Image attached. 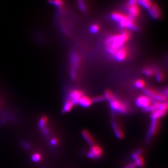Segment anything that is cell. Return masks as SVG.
Returning a JSON list of instances; mask_svg holds the SVG:
<instances>
[{"label":"cell","mask_w":168,"mask_h":168,"mask_svg":"<svg viewBox=\"0 0 168 168\" xmlns=\"http://www.w3.org/2000/svg\"><path fill=\"white\" fill-rule=\"evenodd\" d=\"M130 38L131 33L127 30L109 36L105 41V46L107 51L109 55L114 56L119 49L126 45V43Z\"/></svg>","instance_id":"obj_1"},{"label":"cell","mask_w":168,"mask_h":168,"mask_svg":"<svg viewBox=\"0 0 168 168\" xmlns=\"http://www.w3.org/2000/svg\"><path fill=\"white\" fill-rule=\"evenodd\" d=\"M112 18L116 22L118 23L121 28L128 29L134 31H138V26L135 22V19L120 12H113L112 14Z\"/></svg>","instance_id":"obj_2"},{"label":"cell","mask_w":168,"mask_h":168,"mask_svg":"<svg viewBox=\"0 0 168 168\" xmlns=\"http://www.w3.org/2000/svg\"><path fill=\"white\" fill-rule=\"evenodd\" d=\"M70 76L74 81L77 78V71L81 64V57L79 54L76 52H72L70 56Z\"/></svg>","instance_id":"obj_3"},{"label":"cell","mask_w":168,"mask_h":168,"mask_svg":"<svg viewBox=\"0 0 168 168\" xmlns=\"http://www.w3.org/2000/svg\"><path fill=\"white\" fill-rule=\"evenodd\" d=\"M109 104L113 112L122 114H125L129 112V107L128 105L126 103L119 100L116 98L109 102Z\"/></svg>","instance_id":"obj_4"},{"label":"cell","mask_w":168,"mask_h":168,"mask_svg":"<svg viewBox=\"0 0 168 168\" xmlns=\"http://www.w3.org/2000/svg\"><path fill=\"white\" fill-rule=\"evenodd\" d=\"M144 92L148 96V97H149L153 101L159 102H167L166 101L167 99V97L164 94L160 93L156 90L149 88H146L144 89Z\"/></svg>","instance_id":"obj_5"},{"label":"cell","mask_w":168,"mask_h":168,"mask_svg":"<svg viewBox=\"0 0 168 168\" xmlns=\"http://www.w3.org/2000/svg\"><path fill=\"white\" fill-rule=\"evenodd\" d=\"M155 102L151 99L149 97L146 96H139L136 100V104L137 106L143 109V110L149 107L152 103Z\"/></svg>","instance_id":"obj_6"},{"label":"cell","mask_w":168,"mask_h":168,"mask_svg":"<svg viewBox=\"0 0 168 168\" xmlns=\"http://www.w3.org/2000/svg\"><path fill=\"white\" fill-rule=\"evenodd\" d=\"M129 55V49L127 45L123 47L122 48L119 49L114 55L113 57L114 59L118 61L121 62L127 59Z\"/></svg>","instance_id":"obj_7"},{"label":"cell","mask_w":168,"mask_h":168,"mask_svg":"<svg viewBox=\"0 0 168 168\" xmlns=\"http://www.w3.org/2000/svg\"><path fill=\"white\" fill-rule=\"evenodd\" d=\"M102 155V149L99 146L94 145L91 146L89 152L88 153V157L91 159H99Z\"/></svg>","instance_id":"obj_8"},{"label":"cell","mask_w":168,"mask_h":168,"mask_svg":"<svg viewBox=\"0 0 168 168\" xmlns=\"http://www.w3.org/2000/svg\"><path fill=\"white\" fill-rule=\"evenodd\" d=\"M142 149H138L137 151L133 153L132 157V158L134 159L135 163L136 166L138 167L139 168H142L144 167L145 165V162L142 158L141 154H142Z\"/></svg>","instance_id":"obj_9"},{"label":"cell","mask_w":168,"mask_h":168,"mask_svg":"<svg viewBox=\"0 0 168 168\" xmlns=\"http://www.w3.org/2000/svg\"><path fill=\"white\" fill-rule=\"evenodd\" d=\"M83 96V92L81 90H72L69 94V98L75 104L79 103V101Z\"/></svg>","instance_id":"obj_10"},{"label":"cell","mask_w":168,"mask_h":168,"mask_svg":"<svg viewBox=\"0 0 168 168\" xmlns=\"http://www.w3.org/2000/svg\"><path fill=\"white\" fill-rule=\"evenodd\" d=\"M147 10L149 15L152 19H158L161 17L162 15L161 10L157 4H152Z\"/></svg>","instance_id":"obj_11"},{"label":"cell","mask_w":168,"mask_h":168,"mask_svg":"<svg viewBox=\"0 0 168 168\" xmlns=\"http://www.w3.org/2000/svg\"><path fill=\"white\" fill-rule=\"evenodd\" d=\"M112 126L116 137L119 139L123 138L124 137V133L118 123L116 121L113 120L112 121Z\"/></svg>","instance_id":"obj_12"},{"label":"cell","mask_w":168,"mask_h":168,"mask_svg":"<svg viewBox=\"0 0 168 168\" xmlns=\"http://www.w3.org/2000/svg\"><path fill=\"white\" fill-rule=\"evenodd\" d=\"M158 126V120L157 119H152L151 126L150 128L149 133L147 135V139H150L152 136L155 134Z\"/></svg>","instance_id":"obj_13"},{"label":"cell","mask_w":168,"mask_h":168,"mask_svg":"<svg viewBox=\"0 0 168 168\" xmlns=\"http://www.w3.org/2000/svg\"><path fill=\"white\" fill-rule=\"evenodd\" d=\"M82 135L83 138L84 139L86 142L89 144V145L93 146L95 144V140L94 139L93 136L88 131L83 130L82 132Z\"/></svg>","instance_id":"obj_14"},{"label":"cell","mask_w":168,"mask_h":168,"mask_svg":"<svg viewBox=\"0 0 168 168\" xmlns=\"http://www.w3.org/2000/svg\"><path fill=\"white\" fill-rule=\"evenodd\" d=\"M93 103L92 99L89 97L86 96H83L79 101L78 104L84 108H88L90 107Z\"/></svg>","instance_id":"obj_15"},{"label":"cell","mask_w":168,"mask_h":168,"mask_svg":"<svg viewBox=\"0 0 168 168\" xmlns=\"http://www.w3.org/2000/svg\"><path fill=\"white\" fill-rule=\"evenodd\" d=\"M167 110L157 109L153 111V112H152L151 115V119L159 120L162 117L164 116L165 115L167 114Z\"/></svg>","instance_id":"obj_16"},{"label":"cell","mask_w":168,"mask_h":168,"mask_svg":"<svg viewBox=\"0 0 168 168\" xmlns=\"http://www.w3.org/2000/svg\"><path fill=\"white\" fill-rule=\"evenodd\" d=\"M74 105H75L74 103L71 101V99L68 98L65 101L63 108V110H62L63 112L64 113H66V112H70L73 108Z\"/></svg>","instance_id":"obj_17"},{"label":"cell","mask_w":168,"mask_h":168,"mask_svg":"<svg viewBox=\"0 0 168 168\" xmlns=\"http://www.w3.org/2000/svg\"><path fill=\"white\" fill-rule=\"evenodd\" d=\"M155 74L156 76V79L158 82H161L164 79V74L163 72L158 68H156L155 69Z\"/></svg>","instance_id":"obj_18"},{"label":"cell","mask_w":168,"mask_h":168,"mask_svg":"<svg viewBox=\"0 0 168 168\" xmlns=\"http://www.w3.org/2000/svg\"><path fill=\"white\" fill-rule=\"evenodd\" d=\"M138 3L147 9L152 5V0H138Z\"/></svg>","instance_id":"obj_19"},{"label":"cell","mask_w":168,"mask_h":168,"mask_svg":"<svg viewBox=\"0 0 168 168\" xmlns=\"http://www.w3.org/2000/svg\"><path fill=\"white\" fill-rule=\"evenodd\" d=\"M104 97H105V99H106L107 101H108L109 102H111L116 98L114 94H113L112 91L109 90H107L105 91Z\"/></svg>","instance_id":"obj_20"},{"label":"cell","mask_w":168,"mask_h":168,"mask_svg":"<svg viewBox=\"0 0 168 168\" xmlns=\"http://www.w3.org/2000/svg\"><path fill=\"white\" fill-rule=\"evenodd\" d=\"M145 85V82L142 79H138L135 82V86L137 89H144Z\"/></svg>","instance_id":"obj_21"},{"label":"cell","mask_w":168,"mask_h":168,"mask_svg":"<svg viewBox=\"0 0 168 168\" xmlns=\"http://www.w3.org/2000/svg\"><path fill=\"white\" fill-rule=\"evenodd\" d=\"M142 73H143V74L145 75L146 76H152L154 73H155V71H153V69L151 68H144L142 70Z\"/></svg>","instance_id":"obj_22"},{"label":"cell","mask_w":168,"mask_h":168,"mask_svg":"<svg viewBox=\"0 0 168 168\" xmlns=\"http://www.w3.org/2000/svg\"><path fill=\"white\" fill-rule=\"evenodd\" d=\"M77 2L79 4V7L82 11L86 13L87 11V9L86 7V4L84 0H77Z\"/></svg>","instance_id":"obj_23"},{"label":"cell","mask_w":168,"mask_h":168,"mask_svg":"<svg viewBox=\"0 0 168 168\" xmlns=\"http://www.w3.org/2000/svg\"><path fill=\"white\" fill-rule=\"evenodd\" d=\"M105 98L104 96H98L96 97H94L92 99V101L94 103H98V102H101L105 101Z\"/></svg>","instance_id":"obj_24"},{"label":"cell","mask_w":168,"mask_h":168,"mask_svg":"<svg viewBox=\"0 0 168 168\" xmlns=\"http://www.w3.org/2000/svg\"><path fill=\"white\" fill-rule=\"evenodd\" d=\"M90 32L93 33V34L97 33V32L99 31V26L97 24L93 25L92 26L90 27Z\"/></svg>","instance_id":"obj_25"},{"label":"cell","mask_w":168,"mask_h":168,"mask_svg":"<svg viewBox=\"0 0 168 168\" xmlns=\"http://www.w3.org/2000/svg\"><path fill=\"white\" fill-rule=\"evenodd\" d=\"M41 159V156L39 154H34L32 157V159L34 162H38V161H40Z\"/></svg>","instance_id":"obj_26"},{"label":"cell","mask_w":168,"mask_h":168,"mask_svg":"<svg viewBox=\"0 0 168 168\" xmlns=\"http://www.w3.org/2000/svg\"><path fill=\"white\" fill-rule=\"evenodd\" d=\"M136 167H137V166H136V165H135V163H132L128 165L124 168H135Z\"/></svg>","instance_id":"obj_27"},{"label":"cell","mask_w":168,"mask_h":168,"mask_svg":"<svg viewBox=\"0 0 168 168\" xmlns=\"http://www.w3.org/2000/svg\"><path fill=\"white\" fill-rule=\"evenodd\" d=\"M51 144L52 145H56L58 144V140L56 139H53L51 141Z\"/></svg>","instance_id":"obj_28"}]
</instances>
